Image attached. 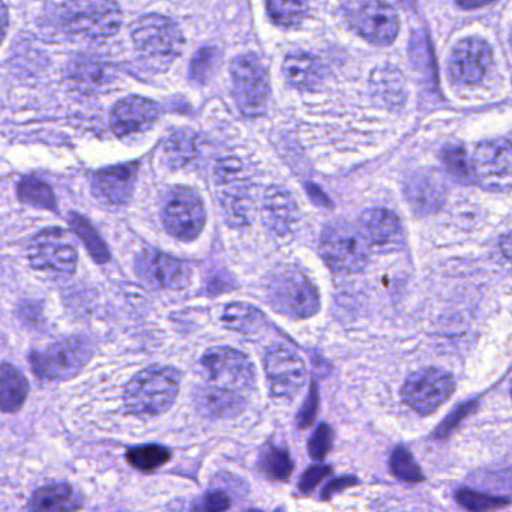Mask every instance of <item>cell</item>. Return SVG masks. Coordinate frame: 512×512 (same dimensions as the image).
Returning a JSON list of instances; mask_svg holds the SVG:
<instances>
[{
  "label": "cell",
  "instance_id": "1",
  "mask_svg": "<svg viewBox=\"0 0 512 512\" xmlns=\"http://www.w3.org/2000/svg\"><path fill=\"white\" fill-rule=\"evenodd\" d=\"M182 376L172 365H151L131 377L122 398L130 415L155 418L172 409L181 391Z\"/></svg>",
  "mask_w": 512,
  "mask_h": 512
},
{
  "label": "cell",
  "instance_id": "2",
  "mask_svg": "<svg viewBox=\"0 0 512 512\" xmlns=\"http://www.w3.org/2000/svg\"><path fill=\"white\" fill-rule=\"evenodd\" d=\"M53 23L73 37L104 41L118 34L122 13L118 4L106 0H74L50 7Z\"/></svg>",
  "mask_w": 512,
  "mask_h": 512
},
{
  "label": "cell",
  "instance_id": "3",
  "mask_svg": "<svg viewBox=\"0 0 512 512\" xmlns=\"http://www.w3.org/2000/svg\"><path fill=\"white\" fill-rule=\"evenodd\" d=\"M131 37L143 61L155 71L169 70L184 49L181 29L161 14L140 17L131 29Z\"/></svg>",
  "mask_w": 512,
  "mask_h": 512
},
{
  "label": "cell",
  "instance_id": "4",
  "mask_svg": "<svg viewBox=\"0 0 512 512\" xmlns=\"http://www.w3.org/2000/svg\"><path fill=\"white\" fill-rule=\"evenodd\" d=\"M269 305L290 319H308L320 310V296L310 278L295 266H281L269 278Z\"/></svg>",
  "mask_w": 512,
  "mask_h": 512
},
{
  "label": "cell",
  "instance_id": "5",
  "mask_svg": "<svg viewBox=\"0 0 512 512\" xmlns=\"http://www.w3.org/2000/svg\"><path fill=\"white\" fill-rule=\"evenodd\" d=\"M94 356V346L85 337H68L55 341L29 355L35 376L43 380H71L82 373Z\"/></svg>",
  "mask_w": 512,
  "mask_h": 512
},
{
  "label": "cell",
  "instance_id": "6",
  "mask_svg": "<svg viewBox=\"0 0 512 512\" xmlns=\"http://www.w3.org/2000/svg\"><path fill=\"white\" fill-rule=\"evenodd\" d=\"M370 244L361 227L350 223L329 226L320 241V254L329 268L343 274H355L367 265Z\"/></svg>",
  "mask_w": 512,
  "mask_h": 512
},
{
  "label": "cell",
  "instance_id": "7",
  "mask_svg": "<svg viewBox=\"0 0 512 512\" xmlns=\"http://www.w3.org/2000/svg\"><path fill=\"white\" fill-rule=\"evenodd\" d=\"M202 365L211 385L247 395L256 388V367L241 350L227 346L211 347L202 356Z\"/></svg>",
  "mask_w": 512,
  "mask_h": 512
},
{
  "label": "cell",
  "instance_id": "8",
  "mask_svg": "<svg viewBox=\"0 0 512 512\" xmlns=\"http://www.w3.org/2000/svg\"><path fill=\"white\" fill-rule=\"evenodd\" d=\"M455 391V379L442 368L427 367L407 377L401 388L404 403L419 415H433Z\"/></svg>",
  "mask_w": 512,
  "mask_h": 512
},
{
  "label": "cell",
  "instance_id": "9",
  "mask_svg": "<svg viewBox=\"0 0 512 512\" xmlns=\"http://www.w3.org/2000/svg\"><path fill=\"white\" fill-rule=\"evenodd\" d=\"M344 17L350 28L374 46H389L400 29L397 11L383 2H347Z\"/></svg>",
  "mask_w": 512,
  "mask_h": 512
},
{
  "label": "cell",
  "instance_id": "10",
  "mask_svg": "<svg viewBox=\"0 0 512 512\" xmlns=\"http://www.w3.org/2000/svg\"><path fill=\"white\" fill-rule=\"evenodd\" d=\"M218 194L229 220L236 226L250 223L254 202L247 167L238 158H223L215 167Z\"/></svg>",
  "mask_w": 512,
  "mask_h": 512
},
{
  "label": "cell",
  "instance_id": "11",
  "mask_svg": "<svg viewBox=\"0 0 512 512\" xmlns=\"http://www.w3.org/2000/svg\"><path fill=\"white\" fill-rule=\"evenodd\" d=\"M233 94L245 116H260L269 100L268 73L259 56L245 53L232 62Z\"/></svg>",
  "mask_w": 512,
  "mask_h": 512
},
{
  "label": "cell",
  "instance_id": "12",
  "mask_svg": "<svg viewBox=\"0 0 512 512\" xmlns=\"http://www.w3.org/2000/svg\"><path fill=\"white\" fill-rule=\"evenodd\" d=\"M32 268L53 278L70 277L76 272L77 248L70 233L47 229L29 247Z\"/></svg>",
  "mask_w": 512,
  "mask_h": 512
},
{
  "label": "cell",
  "instance_id": "13",
  "mask_svg": "<svg viewBox=\"0 0 512 512\" xmlns=\"http://www.w3.org/2000/svg\"><path fill=\"white\" fill-rule=\"evenodd\" d=\"M163 223L175 238L182 241L196 239L206 223L205 206L199 194L185 187L170 190L163 206Z\"/></svg>",
  "mask_w": 512,
  "mask_h": 512
},
{
  "label": "cell",
  "instance_id": "14",
  "mask_svg": "<svg viewBox=\"0 0 512 512\" xmlns=\"http://www.w3.org/2000/svg\"><path fill=\"white\" fill-rule=\"evenodd\" d=\"M472 175L488 190L506 191L511 188L512 154L508 139L490 140L475 149Z\"/></svg>",
  "mask_w": 512,
  "mask_h": 512
},
{
  "label": "cell",
  "instance_id": "15",
  "mask_svg": "<svg viewBox=\"0 0 512 512\" xmlns=\"http://www.w3.org/2000/svg\"><path fill=\"white\" fill-rule=\"evenodd\" d=\"M265 373L275 398L292 400L307 383V367L301 356L283 346H275L265 356Z\"/></svg>",
  "mask_w": 512,
  "mask_h": 512
},
{
  "label": "cell",
  "instance_id": "16",
  "mask_svg": "<svg viewBox=\"0 0 512 512\" xmlns=\"http://www.w3.org/2000/svg\"><path fill=\"white\" fill-rule=\"evenodd\" d=\"M140 280L154 289L181 290L190 284L188 263L157 250H143L136 260Z\"/></svg>",
  "mask_w": 512,
  "mask_h": 512
},
{
  "label": "cell",
  "instance_id": "17",
  "mask_svg": "<svg viewBox=\"0 0 512 512\" xmlns=\"http://www.w3.org/2000/svg\"><path fill=\"white\" fill-rule=\"evenodd\" d=\"M493 50L481 38H466L454 47L449 59V74L457 83L476 85L487 76Z\"/></svg>",
  "mask_w": 512,
  "mask_h": 512
},
{
  "label": "cell",
  "instance_id": "18",
  "mask_svg": "<svg viewBox=\"0 0 512 512\" xmlns=\"http://www.w3.org/2000/svg\"><path fill=\"white\" fill-rule=\"evenodd\" d=\"M160 107L142 97H128L119 101L112 110V128L116 136L127 137L143 133L157 122Z\"/></svg>",
  "mask_w": 512,
  "mask_h": 512
},
{
  "label": "cell",
  "instance_id": "19",
  "mask_svg": "<svg viewBox=\"0 0 512 512\" xmlns=\"http://www.w3.org/2000/svg\"><path fill=\"white\" fill-rule=\"evenodd\" d=\"M406 197L415 214H434L445 202V179L436 170H418L407 179Z\"/></svg>",
  "mask_w": 512,
  "mask_h": 512
},
{
  "label": "cell",
  "instance_id": "20",
  "mask_svg": "<svg viewBox=\"0 0 512 512\" xmlns=\"http://www.w3.org/2000/svg\"><path fill=\"white\" fill-rule=\"evenodd\" d=\"M194 406L199 410L200 415L209 419H235L247 410V395L229 391V389L218 388V386L202 385L194 391Z\"/></svg>",
  "mask_w": 512,
  "mask_h": 512
},
{
  "label": "cell",
  "instance_id": "21",
  "mask_svg": "<svg viewBox=\"0 0 512 512\" xmlns=\"http://www.w3.org/2000/svg\"><path fill=\"white\" fill-rule=\"evenodd\" d=\"M136 175L137 166L134 164L101 170L92 179L94 196L107 205H125L133 196Z\"/></svg>",
  "mask_w": 512,
  "mask_h": 512
},
{
  "label": "cell",
  "instance_id": "22",
  "mask_svg": "<svg viewBox=\"0 0 512 512\" xmlns=\"http://www.w3.org/2000/svg\"><path fill=\"white\" fill-rule=\"evenodd\" d=\"M361 230L370 247L382 251H395L403 247L404 233L397 215L386 209H371L361 218Z\"/></svg>",
  "mask_w": 512,
  "mask_h": 512
},
{
  "label": "cell",
  "instance_id": "23",
  "mask_svg": "<svg viewBox=\"0 0 512 512\" xmlns=\"http://www.w3.org/2000/svg\"><path fill=\"white\" fill-rule=\"evenodd\" d=\"M85 496L68 482H50L35 490L29 499V512H79Z\"/></svg>",
  "mask_w": 512,
  "mask_h": 512
},
{
  "label": "cell",
  "instance_id": "24",
  "mask_svg": "<svg viewBox=\"0 0 512 512\" xmlns=\"http://www.w3.org/2000/svg\"><path fill=\"white\" fill-rule=\"evenodd\" d=\"M263 215L274 232L286 233L298 217V206L289 190L284 187L268 188L263 196Z\"/></svg>",
  "mask_w": 512,
  "mask_h": 512
},
{
  "label": "cell",
  "instance_id": "25",
  "mask_svg": "<svg viewBox=\"0 0 512 512\" xmlns=\"http://www.w3.org/2000/svg\"><path fill=\"white\" fill-rule=\"evenodd\" d=\"M31 383L13 364H0V412L17 413L28 401Z\"/></svg>",
  "mask_w": 512,
  "mask_h": 512
},
{
  "label": "cell",
  "instance_id": "26",
  "mask_svg": "<svg viewBox=\"0 0 512 512\" xmlns=\"http://www.w3.org/2000/svg\"><path fill=\"white\" fill-rule=\"evenodd\" d=\"M283 71L289 83L302 91L316 88L322 79V70L317 59L304 52L290 53L284 59Z\"/></svg>",
  "mask_w": 512,
  "mask_h": 512
},
{
  "label": "cell",
  "instance_id": "27",
  "mask_svg": "<svg viewBox=\"0 0 512 512\" xmlns=\"http://www.w3.org/2000/svg\"><path fill=\"white\" fill-rule=\"evenodd\" d=\"M374 94L389 107L403 106L407 97L406 79L398 68L385 65L374 71L371 79Z\"/></svg>",
  "mask_w": 512,
  "mask_h": 512
},
{
  "label": "cell",
  "instance_id": "28",
  "mask_svg": "<svg viewBox=\"0 0 512 512\" xmlns=\"http://www.w3.org/2000/svg\"><path fill=\"white\" fill-rule=\"evenodd\" d=\"M257 467L269 481L287 482L292 478L295 464L290 457L289 449L268 442L260 451Z\"/></svg>",
  "mask_w": 512,
  "mask_h": 512
},
{
  "label": "cell",
  "instance_id": "29",
  "mask_svg": "<svg viewBox=\"0 0 512 512\" xmlns=\"http://www.w3.org/2000/svg\"><path fill=\"white\" fill-rule=\"evenodd\" d=\"M223 323L232 331L251 337V335L259 334L262 331L266 320L257 308L235 302V304L227 305L224 310Z\"/></svg>",
  "mask_w": 512,
  "mask_h": 512
},
{
  "label": "cell",
  "instance_id": "30",
  "mask_svg": "<svg viewBox=\"0 0 512 512\" xmlns=\"http://www.w3.org/2000/svg\"><path fill=\"white\" fill-rule=\"evenodd\" d=\"M172 451L160 443H145V445L133 446L125 454V460L133 469L143 473L155 472V470L169 463Z\"/></svg>",
  "mask_w": 512,
  "mask_h": 512
},
{
  "label": "cell",
  "instance_id": "31",
  "mask_svg": "<svg viewBox=\"0 0 512 512\" xmlns=\"http://www.w3.org/2000/svg\"><path fill=\"white\" fill-rule=\"evenodd\" d=\"M455 502L467 512H493L509 506L511 499L509 496H496V494L461 487L455 491Z\"/></svg>",
  "mask_w": 512,
  "mask_h": 512
},
{
  "label": "cell",
  "instance_id": "32",
  "mask_svg": "<svg viewBox=\"0 0 512 512\" xmlns=\"http://www.w3.org/2000/svg\"><path fill=\"white\" fill-rule=\"evenodd\" d=\"M388 464L392 475L407 484H419L425 479L421 466L416 463L415 457L406 446L400 445L394 448L389 455Z\"/></svg>",
  "mask_w": 512,
  "mask_h": 512
},
{
  "label": "cell",
  "instance_id": "33",
  "mask_svg": "<svg viewBox=\"0 0 512 512\" xmlns=\"http://www.w3.org/2000/svg\"><path fill=\"white\" fill-rule=\"evenodd\" d=\"M71 226L76 230L79 238L82 239L83 244L88 248L91 256L97 260L98 263H106L110 260L109 250H107V245L104 244L101 236L98 235L97 230L94 229L91 223L82 215L73 214L70 218Z\"/></svg>",
  "mask_w": 512,
  "mask_h": 512
},
{
  "label": "cell",
  "instance_id": "34",
  "mask_svg": "<svg viewBox=\"0 0 512 512\" xmlns=\"http://www.w3.org/2000/svg\"><path fill=\"white\" fill-rule=\"evenodd\" d=\"M19 197L23 202L31 203L43 209H56V197L46 182L26 178L20 182Z\"/></svg>",
  "mask_w": 512,
  "mask_h": 512
},
{
  "label": "cell",
  "instance_id": "35",
  "mask_svg": "<svg viewBox=\"0 0 512 512\" xmlns=\"http://www.w3.org/2000/svg\"><path fill=\"white\" fill-rule=\"evenodd\" d=\"M266 10L272 22L284 28L299 25L308 16V5L302 2H268Z\"/></svg>",
  "mask_w": 512,
  "mask_h": 512
},
{
  "label": "cell",
  "instance_id": "36",
  "mask_svg": "<svg viewBox=\"0 0 512 512\" xmlns=\"http://www.w3.org/2000/svg\"><path fill=\"white\" fill-rule=\"evenodd\" d=\"M443 164L449 175L454 176L457 181L467 182L472 179V166L467 160L466 151L460 145H448L442 152Z\"/></svg>",
  "mask_w": 512,
  "mask_h": 512
},
{
  "label": "cell",
  "instance_id": "37",
  "mask_svg": "<svg viewBox=\"0 0 512 512\" xmlns=\"http://www.w3.org/2000/svg\"><path fill=\"white\" fill-rule=\"evenodd\" d=\"M332 445H334V430L331 425L322 422L308 440V454L314 461L322 463L331 452Z\"/></svg>",
  "mask_w": 512,
  "mask_h": 512
},
{
  "label": "cell",
  "instance_id": "38",
  "mask_svg": "<svg viewBox=\"0 0 512 512\" xmlns=\"http://www.w3.org/2000/svg\"><path fill=\"white\" fill-rule=\"evenodd\" d=\"M232 506V499L221 488H211L193 503L190 512H227Z\"/></svg>",
  "mask_w": 512,
  "mask_h": 512
},
{
  "label": "cell",
  "instance_id": "39",
  "mask_svg": "<svg viewBox=\"0 0 512 512\" xmlns=\"http://www.w3.org/2000/svg\"><path fill=\"white\" fill-rule=\"evenodd\" d=\"M218 61L217 50L214 49H202L197 52L194 56L193 62H191V77L196 82H206L208 77L211 76L214 71L215 64Z\"/></svg>",
  "mask_w": 512,
  "mask_h": 512
},
{
  "label": "cell",
  "instance_id": "40",
  "mask_svg": "<svg viewBox=\"0 0 512 512\" xmlns=\"http://www.w3.org/2000/svg\"><path fill=\"white\" fill-rule=\"evenodd\" d=\"M332 473V467L328 464L316 463L313 466L308 467L304 473H302L301 479L298 482V490L301 491L305 496H310L319 487L320 482L325 481Z\"/></svg>",
  "mask_w": 512,
  "mask_h": 512
},
{
  "label": "cell",
  "instance_id": "41",
  "mask_svg": "<svg viewBox=\"0 0 512 512\" xmlns=\"http://www.w3.org/2000/svg\"><path fill=\"white\" fill-rule=\"evenodd\" d=\"M319 389H317V383L311 382L310 392H308L307 398H305L304 404L299 409L298 416H296V425L301 430L311 427L316 421L317 412H319Z\"/></svg>",
  "mask_w": 512,
  "mask_h": 512
},
{
  "label": "cell",
  "instance_id": "42",
  "mask_svg": "<svg viewBox=\"0 0 512 512\" xmlns=\"http://www.w3.org/2000/svg\"><path fill=\"white\" fill-rule=\"evenodd\" d=\"M194 154V142L188 134H176L169 143H167V155L170 160L181 166L187 163Z\"/></svg>",
  "mask_w": 512,
  "mask_h": 512
},
{
  "label": "cell",
  "instance_id": "43",
  "mask_svg": "<svg viewBox=\"0 0 512 512\" xmlns=\"http://www.w3.org/2000/svg\"><path fill=\"white\" fill-rule=\"evenodd\" d=\"M356 484H359L358 478L352 475L332 479V481H329L328 484L325 485V488H323L322 499H331L335 494L341 493V491L346 490V488L353 487V485Z\"/></svg>",
  "mask_w": 512,
  "mask_h": 512
},
{
  "label": "cell",
  "instance_id": "44",
  "mask_svg": "<svg viewBox=\"0 0 512 512\" xmlns=\"http://www.w3.org/2000/svg\"><path fill=\"white\" fill-rule=\"evenodd\" d=\"M8 28V10L2 2H0V43L4 40Z\"/></svg>",
  "mask_w": 512,
  "mask_h": 512
},
{
  "label": "cell",
  "instance_id": "45",
  "mask_svg": "<svg viewBox=\"0 0 512 512\" xmlns=\"http://www.w3.org/2000/svg\"><path fill=\"white\" fill-rule=\"evenodd\" d=\"M247 512H262V511H260V509H254L253 508V509H250V511H247Z\"/></svg>",
  "mask_w": 512,
  "mask_h": 512
}]
</instances>
